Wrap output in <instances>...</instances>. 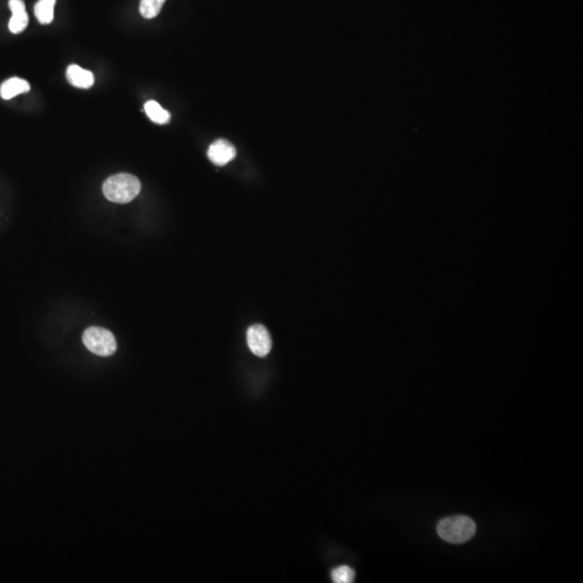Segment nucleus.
<instances>
[{
	"label": "nucleus",
	"instance_id": "1",
	"mask_svg": "<svg viewBox=\"0 0 583 583\" xmlns=\"http://www.w3.org/2000/svg\"><path fill=\"white\" fill-rule=\"evenodd\" d=\"M140 180L134 175L119 173L108 177L103 184V194L106 199L115 203H129L140 194Z\"/></svg>",
	"mask_w": 583,
	"mask_h": 583
},
{
	"label": "nucleus",
	"instance_id": "2",
	"mask_svg": "<svg viewBox=\"0 0 583 583\" xmlns=\"http://www.w3.org/2000/svg\"><path fill=\"white\" fill-rule=\"evenodd\" d=\"M475 531L473 520L464 515L444 518L438 525L439 536L451 544H464L474 536Z\"/></svg>",
	"mask_w": 583,
	"mask_h": 583
},
{
	"label": "nucleus",
	"instance_id": "3",
	"mask_svg": "<svg viewBox=\"0 0 583 583\" xmlns=\"http://www.w3.org/2000/svg\"><path fill=\"white\" fill-rule=\"evenodd\" d=\"M83 342L88 350L100 356H110L117 350V342L112 331L100 327L85 329Z\"/></svg>",
	"mask_w": 583,
	"mask_h": 583
},
{
	"label": "nucleus",
	"instance_id": "4",
	"mask_svg": "<svg viewBox=\"0 0 583 583\" xmlns=\"http://www.w3.org/2000/svg\"><path fill=\"white\" fill-rule=\"evenodd\" d=\"M247 340L249 348L255 356H266L272 348V336L266 327L255 324L247 329Z\"/></svg>",
	"mask_w": 583,
	"mask_h": 583
},
{
	"label": "nucleus",
	"instance_id": "5",
	"mask_svg": "<svg viewBox=\"0 0 583 583\" xmlns=\"http://www.w3.org/2000/svg\"><path fill=\"white\" fill-rule=\"evenodd\" d=\"M237 155V150L232 143L226 140H217L213 143L207 150V157L214 165H227Z\"/></svg>",
	"mask_w": 583,
	"mask_h": 583
},
{
	"label": "nucleus",
	"instance_id": "6",
	"mask_svg": "<svg viewBox=\"0 0 583 583\" xmlns=\"http://www.w3.org/2000/svg\"><path fill=\"white\" fill-rule=\"evenodd\" d=\"M12 17L9 22V30L13 34H20L25 30L28 24V15L25 10V3L23 0H10L9 1Z\"/></svg>",
	"mask_w": 583,
	"mask_h": 583
},
{
	"label": "nucleus",
	"instance_id": "7",
	"mask_svg": "<svg viewBox=\"0 0 583 583\" xmlns=\"http://www.w3.org/2000/svg\"><path fill=\"white\" fill-rule=\"evenodd\" d=\"M66 77L70 85L80 89H89L94 83L93 74L89 70H83L78 65H70L66 72Z\"/></svg>",
	"mask_w": 583,
	"mask_h": 583
},
{
	"label": "nucleus",
	"instance_id": "8",
	"mask_svg": "<svg viewBox=\"0 0 583 583\" xmlns=\"http://www.w3.org/2000/svg\"><path fill=\"white\" fill-rule=\"evenodd\" d=\"M30 90V85L26 80L17 77L11 78L0 85V96L3 97V100H10L17 95L28 93Z\"/></svg>",
	"mask_w": 583,
	"mask_h": 583
},
{
	"label": "nucleus",
	"instance_id": "9",
	"mask_svg": "<svg viewBox=\"0 0 583 583\" xmlns=\"http://www.w3.org/2000/svg\"><path fill=\"white\" fill-rule=\"evenodd\" d=\"M57 0H38L35 6V15L41 24H50L54 18Z\"/></svg>",
	"mask_w": 583,
	"mask_h": 583
},
{
	"label": "nucleus",
	"instance_id": "10",
	"mask_svg": "<svg viewBox=\"0 0 583 583\" xmlns=\"http://www.w3.org/2000/svg\"><path fill=\"white\" fill-rule=\"evenodd\" d=\"M144 110L150 119L154 123H158V125H165L171 119L170 112L163 110L155 101H148L145 104Z\"/></svg>",
	"mask_w": 583,
	"mask_h": 583
},
{
	"label": "nucleus",
	"instance_id": "11",
	"mask_svg": "<svg viewBox=\"0 0 583 583\" xmlns=\"http://www.w3.org/2000/svg\"><path fill=\"white\" fill-rule=\"evenodd\" d=\"M165 0H141L140 12L145 19H154L159 14Z\"/></svg>",
	"mask_w": 583,
	"mask_h": 583
},
{
	"label": "nucleus",
	"instance_id": "12",
	"mask_svg": "<svg viewBox=\"0 0 583 583\" xmlns=\"http://www.w3.org/2000/svg\"><path fill=\"white\" fill-rule=\"evenodd\" d=\"M356 573L349 566H340L331 571V580L335 583H351L354 581Z\"/></svg>",
	"mask_w": 583,
	"mask_h": 583
}]
</instances>
